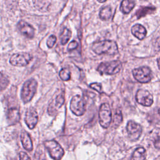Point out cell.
<instances>
[{
    "label": "cell",
    "instance_id": "12",
    "mask_svg": "<svg viewBox=\"0 0 160 160\" xmlns=\"http://www.w3.org/2000/svg\"><path fill=\"white\" fill-rule=\"evenodd\" d=\"M24 121L30 129L35 128L38 121V114L34 108L31 107L26 111Z\"/></svg>",
    "mask_w": 160,
    "mask_h": 160
},
{
    "label": "cell",
    "instance_id": "29",
    "mask_svg": "<svg viewBox=\"0 0 160 160\" xmlns=\"http://www.w3.org/2000/svg\"><path fill=\"white\" fill-rule=\"evenodd\" d=\"M98 2L102 3V2H106V0H105V1H98Z\"/></svg>",
    "mask_w": 160,
    "mask_h": 160
},
{
    "label": "cell",
    "instance_id": "3",
    "mask_svg": "<svg viewBox=\"0 0 160 160\" xmlns=\"http://www.w3.org/2000/svg\"><path fill=\"white\" fill-rule=\"evenodd\" d=\"M121 68L122 64L120 61L113 60L100 63L97 68V71L101 74L114 75L118 73Z\"/></svg>",
    "mask_w": 160,
    "mask_h": 160
},
{
    "label": "cell",
    "instance_id": "17",
    "mask_svg": "<svg viewBox=\"0 0 160 160\" xmlns=\"http://www.w3.org/2000/svg\"><path fill=\"white\" fill-rule=\"evenodd\" d=\"M135 6V2L134 1L124 0L121 2L120 5V11L124 14L129 13Z\"/></svg>",
    "mask_w": 160,
    "mask_h": 160
},
{
    "label": "cell",
    "instance_id": "13",
    "mask_svg": "<svg viewBox=\"0 0 160 160\" xmlns=\"http://www.w3.org/2000/svg\"><path fill=\"white\" fill-rule=\"evenodd\" d=\"M17 27L20 32L25 37L29 39H32L34 37L35 32L34 28L26 21H20L18 23Z\"/></svg>",
    "mask_w": 160,
    "mask_h": 160
},
{
    "label": "cell",
    "instance_id": "21",
    "mask_svg": "<svg viewBox=\"0 0 160 160\" xmlns=\"http://www.w3.org/2000/svg\"><path fill=\"white\" fill-rule=\"evenodd\" d=\"M71 36V31L68 28H64L62 32H61V35L59 36L61 43L62 45L66 44L68 41L70 39Z\"/></svg>",
    "mask_w": 160,
    "mask_h": 160
},
{
    "label": "cell",
    "instance_id": "6",
    "mask_svg": "<svg viewBox=\"0 0 160 160\" xmlns=\"http://www.w3.org/2000/svg\"><path fill=\"white\" fill-rule=\"evenodd\" d=\"M70 110L76 116H82L86 112V101L84 99L79 96H73L70 102Z\"/></svg>",
    "mask_w": 160,
    "mask_h": 160
},
{
    "label": "cell",
    "instance_id": "7",
    "mask_svg": "<svg viewBox=\"0 0 160 160\" xmlns=\"http://www.w3.org/2000/svg\"><path fill=\"white\" fill-rule=\"evenodd\" d=\"M132 74L136 81L141 83L149 82L152 78V73L148 66H141L132 70Z\"/></svg>",
    "mask_w": 160,
    "mask_h": 160
},
{
    "label": "cell",
    "instance_id": "27",
    "mask_svg": "<svg viewBox=\"0 0 160 160\" xmlns=\"http://www.w3.org/2000/svg\"><path fill=\"white\" fill-rule=\"evenodd\" d=\"M78 46V43L77 41H72L68 46V51H72V50H74L75 49H76Z\"/></svg>",
    "mask_w": 160,
    "mask_h": 160
},
{
    "label": "cell",
    "instance_id": "28",
    "mask_svg": "<svg viewBox=\"0 0 160 160\" xmlns=\"http://www.w3.org/2000/svg\"><path fill=\"white\" fill-rule=\"evenodd\" d=\"M19 160H31V158L27 153L21 151L19 152Z\"/></svg>",
    "mask_w": 160,
    "mask_h": 160
},
{
    "label": "cell",
    "instance_id": "1",
    "mask_svg": "<svg viewBox=\"0 0 160 160\" xmlns=\"http://www.w3.org/2000/svg\"><path fill=\"white\" fill-rule=\"evenodd\" d=\"M91 49L94 52L98 55L106 54L114 56L118 52L117 43L112 40H102L94 42Z\"/></svg>",
    "mask_w": 160,
    "mask_h": 160
},
{
    "label": "cell",
    "instance_id": "14",
    "mask_svg": "<svg viewBox=\"0 0 160 160\" xmlns=\"http://www.w3.org/2000/svg\"><path fill=\"white\" fill-rule=\"evenodd\" d=\"M131 32L136 38L139 40L144 39L147 34L145 27L139 24H136L131 28Z\"/></svg>",
    "mask_w": 160,
    "mask_h": 160
},
{
    "label": "cell",
    "instance_id": "23",
    "mask_svg": "<svg viewBox=\"0 0 160 160\" xmlns=\"http://www.w3.org/2000/svg\"><path fill=\"white\" fill-rule=\"evenodd\" d=\"M8 82V80L0 72V91H2L6 88Z\"/></svg>",
    "mask_w": 160,
    "mask_h": 160
},
{
    "label": "cell",
    "instance_id": "2",
    "mask_svg": "<svg viewBox=\"0 0 160 160\" xmlns=\"http://www.w3.org/2000/svg\"><path fill=\"white\" fill-rule=\"evenodd\" d=\"M37 88L38 82L34 79H30L24 83L21 92V98L23 102L27 103L32 99Z\"/></svg>",
    "mask_w": 160,
    "mask_h": 160
},
{
    "label": "cell",
    "instance_id": "5",
    "mask_svg": "<svg viewBox=\"0 0 160 160\" xmlns=\"http://www.w3.org/2000/svg\"><path fill=\"white\" fill-rule=\"evenodd\" d=\"M99 124L103 128H108L112 120V112L108 103H102L99 111Z\"/></svg>",
    "mask_w": 160,
    "mask_h": 160
},
{
    "label": "cell",
    "instance_id": "25",
    "mask_svg": "<svg viewBox=\"0 0 160 160\" xmlns=\"http://www.w3.org/2000/svg\"><path fill=\"white\" fill-rule=\"evenodd\" d=\"M56 40H57V38L56 37L54 36V35H51L50 36L48 39H47V41H46V44L48 46V48H51L54 46V44L56 43Z\"/></svg>",
    "mask_w": 160,
    "mask_h": 160
},
{
    "label": "cell",
    "instance_id": "24",
    "mask_svg": "<svg viewBox=\"0 0 160 160\" xmlns=\"http://www.w3.org/2000/svg\"><path fill=\"white\" fill-rule=\"evenodd\" d=\"M122 117L121 111L118 110L116 111V112L114 115V124L118 125L119 124H120L122 122Z\"/></svg>",
    "mask_w": 160,
    "mask_h": 160
},
{
    "label": "cell",
    "instance_id": "30",
    "mask_svg": "<svg viewBox=\"0 0 160 160\" xmlns=\"http://www.w3.org/2000/svg\"><path fill=\"white\" fill-rule=\"evenodd\" d=\"M42 160H45V159H42Z\"/></svg>",
    "mask_w": 160,
    "mask_h": 160
},
{
    "label": "cell",
    "instance_id": "20",
    "mask_svg": "<svg viewBox=\"0 0 160 160\" xmlns=\"http://www.w3.org/2000/svg\"><path fill=\"white\" fill-rule=\"evenodd\" d=\"M99 18L102 21L109 20L112 16V9L109 6L102 7L99 13Z\"/></svg>",
    "mask_w": 160,
    "mask_h": 160
},
{
    "label": "cell",
    "instance_id": "8",
    "mask_svg": "<svg viewBox=\"0 0 160 160\" xmlns=\"http://www.w3.org/2000/svg\"><path fill=\"white\" fill-rule=\"evenodd\" d=\"M64 102V91H61L58 94H56L48 108V112L51 116L56 115L59 109L61 108Z\"/></svg>",
    "mask_w": 160,
    "mask_h": 160
},
{
    "label": "cell",
    "instance_id": "26",
    "mask_svg": "<svg viewBox=\"0 0 160 160\" xmlns=\"http://www.w3.org/2000/svg\"><path fill=\"white\" fill-rule=\"evenodd\" d=\"M89 87L91 88L92 89L96 90V91H98L99 93L102 92V85H101V83H98V82L91 83L89 85Z\"/></svg>",
    "mask_w": 160,
    "mask_h": 160
},
{
    "label": "cell",
    "instance_id": "15",
    "mask_svg": "<svg viewBox=\"0 0 160 160\" xmlns=\"http://www.w3.org/2000/svg\"><path fill=\"white\" fill-rule=\"evenodd\" d=\"M21 141L23 148L28 151H31L33 149L32 142L29 134L26 132L22 131L21 134Z\"/></svg>",
    "mask_w": 160,
    "mask_h": 160
},
{
    "label": "cell",
    "instance_id": "22",
    "mask_svg": "<svg viewBox=\"0 0 160 160\" xmlns=\"http://www.w3.org/2000/svg\"><path fill=\"white\" fill-rule=\"evenodd\" d=\"M60 78L64 81H67L71 78V72L67 68L62 69L59 72Z\"/></svg>",
    "mask_w": 160,
    "mask_h": 160
},
{
    "label": "cell",
    "instance_id": "16",
    "mask_svg": "<svg viewBox=\"0 0 160 160\" xmlns=\"http://www.w3.org/2000/svg\"><path fill=\"white\" fill-rule=\"evenodd\" d=\"M20 119V114L18 109L12 108L8 110V119L11 124H14L19 121Z\"/></svg>",
    "mask_w": 160,
    "mask_h": 160
},
{
    "label": "cell",
    "instance_id": "18",
    "mask_svg": "<svg viewBox=\"0 0 160 160\" xmlns=\"http://www.w3.org/2000/svg\"><path fill=\"white\" fill-rule=\"evenodd\" d=\"M156 10L154 7L152 6H141L140 7L136 12V17L139 19L142 18L147 14L152 13Z\"/></svg>",
    "mask_w": 160,
    "mask_h": 160
},
{
    "label": "cell",
    "instance_id": "9",
    "mask_svg": "<svg viewBox=\"0 0 160 160\" xmlns=\"http://www.w3.org/2000/svg\"><path fill=\"white\" fill-rule=\"evenodd\" d=\"M32 58V56L29 53H17L11 57L9 62L12 65L15 66H25L29 63Z\"/></svg>",
    "mask_w": 160,
    "mask_h": 160
},
{
    "label": "cell",
    "instance_id": "10",
    "mask_svg": "<svg viewBox=\"0 0 160 160\" xmlns=\"http://www.w3.org/2000/svg\"><path fill=\"white\" fill-rule=\"evenodd\" d=\"M126 130L129 138L132 141L138 140L141 136L142 131V126L134 121L130 120L128 122Z\"/></svg>",
    "mask_w": 160,
    "mask_h": 160
},
{
    "label": "cell",
    "instance_id": "4",
    "mask_svg": "<svg viewBox=\"0 0 160 160\" xmlns=\"http://www.w3.org/2000/svg\"><path fill=\"white\" fill-rule=\"evenodd\" d=\"M44 145L51 158L54 160H60L64 154V149L55 140L46 141L44 142Z\"/></svg>",
    "mask_w": 160,
    "mask_h": 160
},
{
    "label": "cell",
    "instance_id": "11",
    "mask_svg": "<svg viewBox=\"0 0 160 160\" xmlns=\"http://www.w3.org/2000/svg\"><path fill=\"white\" fill-rule=\"evenodd\" d=\"M136 101L141 105L151 106L153 103V96L148 90L139 89L136 94Z\"/></svg>",
    "mask_w": 160,
    "mask_h": 160
},
{
    "label": "cell",
    "instance_id": "19",
    "mask_svg": "<svg viewBox=\"0 0 160 160\" xmlns=\"http://www.w3.org/2000/svg\"><path fill=\"white\" fill-rule=\"evenodd\" d=\"M146 157V149L143 147H139L133 152L131 160H144Z\"/></svg>",
    "mask_w": 160,
    "mask_h": 160
}]
</instances>
